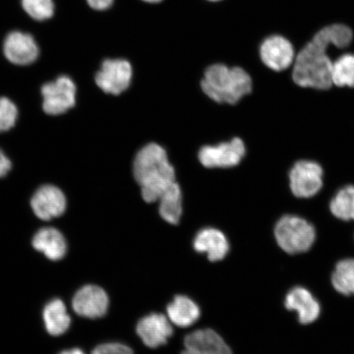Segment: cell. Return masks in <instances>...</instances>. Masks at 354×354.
<instances>
[{"label": "cell", "instance_id": "6da1fadb", "mask_svg": "<svg viewBox=\"0 0 354 354\" xmlns=\"http://www.w3.org/2000/svg\"><path fill=\"white\" fill-rule=\"evenodd\" d=\"M353 30L344 24L325 26L314 35L295 57L292 78L304 88L328 90L332 83L333 62L327 55L330 46L346 48L353 41Z\"/></svg>", "mask_w": 354, "mask_h": 354}, {"label": "cell", "instance_id": "7a4b0ae2", "mask_svg": "<svg viewBox=\"0 0 354 354\" xmlns=\"http://www.w3.org/2000/svg\"><path fill=\"white\" fill-rule=\"evenodd\" d=\"M133 174L145 202L158 201L165 190L176 183L174 167L168 160L166 150L158 144L144 146L136 154Z\"/></svg>", "mask_w": 354, "mask_h": 354}, {"label": "cell", "instance_id": "3957f363", "mask_svg": "<svg viewBox=\"0 0 354 354\" xmlns=\"http://www.w3.org/2000/svg\"><path fill=\"white\" fill-rule=\"evenodd\" d=\"M205 95L216 103L236 104L253 88L250 74L241 66L214 64L207 66L201 81Z\"/></svg>", "mask_w": 354, "mask_h": 354}, {"label": "cell", "instance_id": "277c9868", "mask_svg": "<svg viewBox=\"0 0 354 354\" xmlns=\"http://www.w3.org/2000/svg\"><path fill=\"white\" fill-rule=\"evenodd\" d=\"M275 237L278 245L286 253L302 254L311 249L315 242L316 230L307 220L286 215L277 221Z\"/></svg>", "mask_w": 354, "mask_h": 354}, {"label": "cell", "instance_id": "5b68a950", "mask_svg": "<svg viewBox=\"0 0 354 354\" xmlns=\"http://www.w3.org/2000/svg\"><path fill=\"white\" fill-rule=\"evenodd\" d=\"M1 50L8 63L21 68L35 64L41 55L35 35L21 29L11 30L4 35Z\"/></svg>", "mask_w": 354, "mask_h": 354}, {"label": "cell", "instance_id": "8992f818", "mask_svg": "<svg viewBox=\"0 0 354 354\" xmlns=\"http://www.w3.org/2000/svg\"><path fill=\"white\" fill-rule=\"evenodd\" d=\"M41 95L44 112L50 116H59L76 104V84L70 77L62 75L55 81L44 84L41 88Z\"/></svg>", "mask_w": 354, "mask_h": 354}, {"label": "cell", "instance_id": "52a82bcc", "mask_svg": "<svg viewBox=\"0 0 354 354\" xmlns=\"http://www.w3.org/2000/svg\"><path fill=\"white\" fill-rule=\"evenodd\" d=\"M133 68L129 60L123 57H108L102 62L96 73V85L107 94L118 95L131 86Z\"/></svg>", "mask_w": 354, "mask_h": 354}, {"label": "cell", "instance_id": "ba28073f", "mask_svg": "<svg viewBox=\"0 0 354 354\" xmlns=\"http://www.w3.org/2000/svg\"><path fill=\"white\" fill-rule=\"evenodd\" d=\"M323 185V170L317 162L300 160L290 171V187L294 196L301 198L315 196Z\"/></svg>", "mask_w": 354, "mask_h": 354}, {"label": "cell", "instance_id": "9c48e42d", "mask_svg": "<svg viewBox=\"0 0 354 354\" xmlns=\"http://www.w3.org/2000/svg\"><path fill=\"white\" fill-rule=\"evenodd\" d=\"M245 153L246 148L243 140L234 138L218 145L203 146L199 150L198 160L207 168H228L237 166Z\"/></svg>", "mask_w": 354, "mask_h": 354}, {"label": "cell", "instance_id": "30bf717a", "mask_svg": "<svg viewBox=\"0 0 354 354\" xmlns=\"http://www.w3.org/2000/svg\"><path fill=\"white\" fill-rule=\"evenodd\" d=\"M259 56L268 68L282 72L294 64L296 55L293 44L289 39L281 35H272L261 43Z\"/></svg>", "mask_w": 354, "mask_h": 354}, {"label": "cell", "instance_id": "8fae6325", "mask_svg": "<svg viewBox=\"0 0 354 354\" xmlns=\"http://www.w3.org/2000/svg\"><path fill=\"white\" fill-rule=\"evenodd\" d=\"M109 299L101 287L87 285L80 289L73 299V308L77 315L96 319L107 313Z\"/></svg>", "mask_w": 354, "mask_h": 354}, {"label": "cell", "instance_id": "7c38bea8", "mask_svg": "<svg viewBox=\"0 0 354 354\" xmlns=\"http://www.w3.org/2000/svg\"><path fill=\"white\" fill-rule=\"evenodd\" d=\"M30 206L35 216L43 221H50L63 215L66 209L65 194L53 185H44L35 192Z\"/></svg>", "mask_w": 354, "mask_h": 354}, {"label": "cell", "instance_id": "4fadbf2b", "mask_svg": "<svg viewBox=\"0 0 354 354\" xmlns=\"http://www.w3.org/2000/svg\"><path fill=\"white\" fill-rule=\"evenodd\" d=\"M136 332L146 346L156 348L168 342L174 335V328L163 314L150 313L139 321Z\"/></svg>", "mask_w": 354, "mask_h": 354}, {"label": "cell", "instance_id": "5bb4252c", "mask_svg": "<svg viewBox=\"0 0 354 354\" xmlns=\"http://www.w3.org/2000/svg\"><path fill=\"white\" fill-rule=\"evenodd\" d=\"M184 345L181 354H233L224 339L211 329L192 332L185 337Z\"/></svg>", "mask_w": 354, "mask_h": 354}, {"label": "cell", "instance_id": "9a60e30c", "mask_svg": "<svg viewBox=\"0 0 354 354\" xmlns=\"http://www.w3.org/2000/svg\"><path fill=\"white\" fill-rule=\"evenodd\" d=\"M285 306L298 313L299 321L304 325L315 322L320 316L321 306L310 291L304 287H295L287 294Z\"/></svg>", "mask_w": 354, "mask_h": 354}, {"label": "cell", "instance_id": "2e32d148", "mask_svg": "<svg viewBox=\"0 0 354 354\" xmlns=\"http://www.w3.org/2000/svg\"><path fill=\"white\" fill-rule=\"evenodd\" d=\"M194 250L206 254L211 262H218L229 253L230 245L225 234L215 228H205L199 231L193 242Z\"/></svg>", "mask_w": 354, "mask_h": 354}, {"label": "cell", "instance_id": "e0dca14e", "mask_svg": "<svg viewBox=\"0 0 354 354\" xmlns=\"http://www.w3.org/2000/svg\"><path fill=\"white\" fill-rule=\"evenodd\" d=\"M32 245L35 250L47 257L48 259L59 261L66 253V242L64 234L59 230L44 227L35 234Z\"/></svg>", "mask_w": 354, "mask_h": 354}, {"label": "cell", "instance_id": "ac0fdd59", "mask_svg": "<svg viewBox=\"0 0 354 354\" xmlns=\"http://www.w3.org/2000/svg\"><path fill=\"white\" fill-rule=\"evenodd\" d=\"M168 319L176 326L187 328L196 323L201 317V308L192 299L177 295L167 308Z\"/></svg>", "mask_w": 354, "mask_h": 354}, {"label": "cell", "instance_id": "d6986e66", "mask_svg": "<svg viewBox=\"0 0 354 354\" xmlns=\"http://www.w3.org/2000/svg\"><path fill=\"white\" fill-rule=\"evenodd\" d=\"M159 214L167 223L177 225L183 216V193L180 185L174 183L158 198Z\"/></svg>", "mask_w": 354, "mask_h": 354}, {"label": "cell", "instance_id": "ffe728a7", "mask_svg": "<svg viewBox=\"0 0 354 354\" xmlns=\"http://www.w3.org/2000/svg\"><path fill=\"white\" fill-rule=\"evenodd\" d=\"M43 317L44 325L48 334L59 336L68 330L71 317L63 301L54 299L48 303L44 309Z\"/></svg>", "mask_w": 354, "mask_h": 354}, {"label": "cell", "instance_id": "44dd1931", "mask_svg": "<svg viewBox=\"0 0 354 354\" xmlns=\"http://www.w3.org/2000/svg\"><path fill=\"white\" fill-rule=\"evenodd\" d=\"M331 283L339 294L354 295V259H344L336 264Z\"/></svg>", "mask_w": 354, "mask_h": 354}, {"label": "cell", "instance_id": "7402d4cb", "mask_svg": "<svg viewBox=\"0 0 354 354\" xmlns=\"http://www.w3.org/2000/svg\"><path fill=\"white\" fill-rule=\"evenodd\" d=\"M330 210L335 218L354 220V187L348 185L339 189L330 203Z\"/></svg>", "mask_w": 354, "mask_h": 354}, {"label": "cell", "instance_id": "603a6c76", "mask_svg": "<svg viewBox=\"0 0 354 354\" xmlns=\"http://www.w3.org/2000/svg\"><path fill=\"white\" fill-rule=\"evenodd\" d=\"M20 6L25 15L38 24L50 21L55 15V0H20Z\"/></svg>", "mask_w": 354, "mask_h": 354}, {"label": "cell", "instance_id": "cb8c5ba5", "mask_svg": "<svg viewBox=\"0 0 354 354\" xmlns=\"http://www.w3.org/2000/svg\"><path fill=\"white\" fill-rule=\"evenodd\" d=\"M332 83L338 87L354 88L353 54H344L333 62Z\"/></svg>", "mask_w": 354, "mask_h": 354}, {"label": "cell", "instance_id": "d4e9b609", "mask_svg": "<svg viewBox=\"0 0 354 354\" xmlns=\"http://www.w3.org/2000/svg\"><path fill=\"white\" fill-rule=\"evenodd\" d=\"M19 118V109L15 103L6 97L0 98V133L12 129Z\"/></svg>", "mask_w": 354, "mask_h": 354}, {"label": "cell", "instance_id": "484cf974", "mask_svg": "<svg viewBox=\"0 0 354 354\" xmlns=\"http://www.w3.org/2000/svg\"><path fill=\"white\" fill-rule=\"evenodd\" d=\"M91 354H134L132 349L120 343H106L97 346Z\"/></svg>", "mask_w": 354, "mask_h": 354}, {"label": "cell", "instance_id": "4316f807", "mask_svg": "<svg viewBox=\"0 0 354 354\" xmlns=\"http://www.w3.org/2000/svg\"><path fill=\"white\" fill-rule=\"evenodd\" d=\"M117 0H86V6L96 12H106L113 10Z\"/></svg>", "mask_w": 354, "mask_h": 354}, {"label": "cell", "instance_id": "83f0119b", "mask_svg": "<svg viewBox=\"0 0 354 354\" xmlns=\"http://www.w3.org/2000/svg\"><path fill=\"white\" fill-rule=\"evenodd\" d=\"M12 162L6 153L0 149V178L6 176L11 170Z\"/></svg>", "mask_w": 354, "mask_h": 354}, {"label": "cell", "instance_id": "f1b7e54d", "mask_svg": "<svg viewBox=\"0 0 354 354\" xmlns=\"http://www.w3.org/2000/svg\"><path fill=\"white\" fill-rule=\"evenodd\" d=\"M139 1L147 4V6H157L162 4L165 0H139Z\"/></svg>", "mask_w": 354, "mask_h": 354}, {"label": "cell", "instance_id": "f546056e", "mask_svg": "<svg viewBox=\"0 0 354 354\" xmlns=\"http://www.w3.org/2000/svg\"><path fill=\"white\" fill-rule=\"evenodd\" d=\"M59 354H85L82 349L80 348H73L69 349V351H65L64 352L60 353Z\"/></svg>", "mask_w": 354, "mask_h": 354}, {"label": "cell", "instance_id": "4dcf8cb0", "mask_svg": "<svg viewBox=\"0 0 354 354\" xmlns=\"http://www.w3.org/2000/svg\"><path fill=\"white\" fill-rule=\"evenodd\" d=\"M205 1L210 3H218L224 1V0H205Z\"/></svg>", "mask_w": 354, "mask_h": 354}]
</instances>
